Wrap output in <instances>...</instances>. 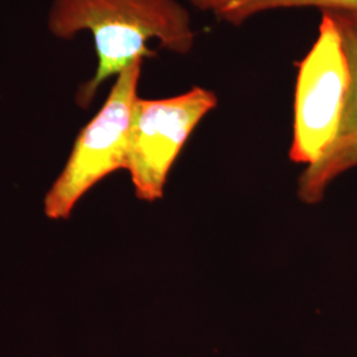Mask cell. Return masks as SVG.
<instances>
[{
	"instance_id": "obj_1",
	"label": "cell",
	"mask_w": 357,
	"mask_h": 357,
	"mask_svg": "<svg viewBox=\"0 0 357 357\" xmlns=\"http://www.w3.org/2000/svg\"><path fill=\"white\" fill-rule=\"evenodd\" d=\"M50 29L57 38H72L81 31L94 38L98 66L77 93V103L84 109L106 79L155 56L147 47L150 40L183 56L196 43L191 15L178 0H54Z\"/></svg>"
},
{
	"instance_id": "obj_2",
	"label": "cell",
	"mask_w": 357,
	"mask_h": 357,
	"mask_svg": "<svg viewBox=\"0 0 357 357\" xmlns=\"http://www.w3.org/2000/svg\"><path fill=\"white\" fill-rule=\"evenodd\" d=\"M290 160L312 166L336 138L349 88L343 38L331 13H320L318 36L296 64Z\"/></svg>"
},
{
	"instance_id": "obj_5",
	"label": "cell",
	"mask_w": 357,
	"mask_h": 357,
	"mask_svg": "<svg viewBox=\"0 0 357 357\" xmlns=\"http://www.w3.org/2000/svg\"><path fill=\"white\" fill-rule=\"evenodd\" d=\"M331 13L343 38L351 78L335 141L319 162L306 167L298 180V196L306 204L320 203L337 178L357 168V13Z\"/></svg>"
},
{
	"instance_id": "obj_3",
	"label": "cell",
	"mask_w": 357,
	"mask_h": 357,
	"mask_svg": "<svg viewBox=\"0 0 357 357\" xmlns=\"http://www.w3.org/2000/svg\"><path fill=\"white\" fill-rule=\"evenodd\" d=\"M143 60L116 76L101 110L81 130L61 175L44 200L52 220L68 218L78 200L107 175L128 168V134Z\"/></svg>"
},
{
	"instance_id": "obj_4",
	"label": "cell",
	"mask_w": 357,
	"mask_h": 357,
	"mask_svg": "<svg viewBox=\"0 0 357 357\" xmlns=\"http://www.w3.org/2000/svg\"><path fill=\"white\" fill-rule=\"evenodd\" d=\"M216 106V93L203 86L162 100L138 97L131 115L126 168L138 199L149 203L162 199L178 153Z\"/></svg>"
},
{
	"instance_id": "obj_6",
	"label": "cell",
	"mask_w": 357,
	"mask_h": 357,
	"mask_svg": "<svg viewBox=\"0 0 357 357\" xmlns=\"http://www.w3.org/2000/svg\"><path fill=\"white\" fill-rule=\"evenodd\" d=\"M192 6L215 16L220 23L240 26L261 13L282 10L356 13L357 0H190Z\"/></svg>"
}]
</instances>
